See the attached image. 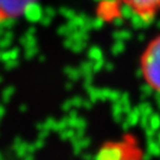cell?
Wrapping results in <instances>:
<instances>
[{"instance_id":"3957f363","label":"cell","mask_w":160,"mask_h":160,"mask_svg":"<svg viewBox=\"0 0 160 160\" xmlns=\"http://www.w3.org/2000/svg\"><path fill=\"white\" fill-rule=\"evenodd\" d=\"M143 23H152L160 16V0H118Z\"/></svg>"},{"instance_id":"277c9868","label":"cell","mask_w":160,"mask_h":160,"mask_svg":"<svg viewBox=\"0 0 160 160\" xmlns=\"http://www.w3.org/2000/svg\"><path fill=\"white\" fill-rule=\"evenodd\" d=\"M38 0H0V24L24 17Z\"/></svg>"},{"instance_id":"6da1fadb","label":"cell","mask_w":160,"mask_h":160,"mask_svg":"<svg viewBox=\"0 0 160 160\" xmlns=\"http://www.w3.org/2000/svg\"><path fill=\"white\" fill-rule=\"evenodd\" d=\"M139 69L145 84L160 95V34L153 37L143 48Z\"/></svg>"},{"instance_id":"7a4b0ae2","label":"cell","mask_w":160,"mask_h":160,"mask_svg":"<svg viewBox=\"0 0 160 160\" xmlns=\"http://www.w3.org/2000/svg\"><path fill=\"white\" fill-rule=\"evenodd\" d=\"M142 158L140 143L131 134L104 142L96 154V160H142Z\"/></svg>"}]
</instances>
